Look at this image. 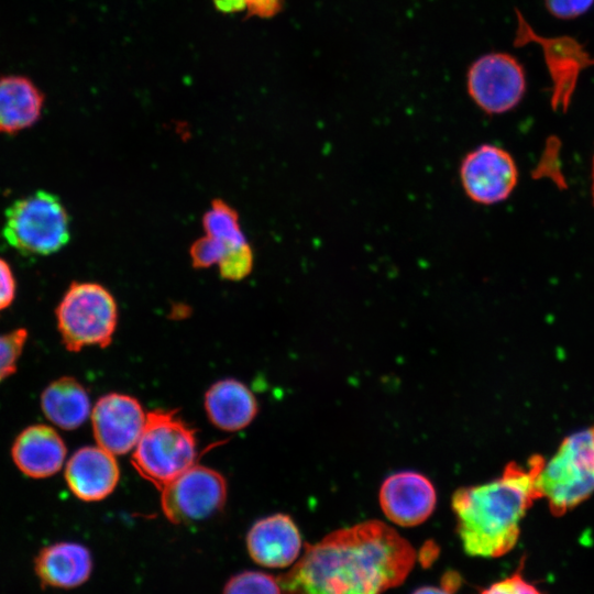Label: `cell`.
Masks as SVG:
<instances>
[{
    "label": "cell",
    "mask_w": 594,
    "mask_h": 594,
    "mask_svg": "<svg viewBox=\"0 0 594 594\" xmlns=\"http://www.w3.org/2000/svg\"><path fill=\"white\" fill-rule=\"evenodd\" d=\"M413 546L380 520L336 530L308 544L279 584L285 594H383L403 583Z\"/></svg>",
    "instance_id": "6da1fadb"
},
{
    "label": "cell",
    "mask_w": 594,
    "mask_h": 594,
    "mask_svg": "<svg viewBox=\"0 0 594 594\" xmlns=\"http://www.w3.org/2000/svg\"><path fill=\"white\" fill-rule=\"evenodd\" d=\"M543 460L534 455L525 466L512 462L499 477L454 492L457 531L469 556L497 558L514 548L520 521L540 498L537 475Z\"/></svg>",
    "instance_id": "7a4b0ae2"
},
{
    "label": "cell",
    "mask_w": 594,
    "mask_h": 594,
    "mask_svg": "<svg viewBox=\"0 0 594 594\" xmlns=\"http://www.w3.org/2000/svg\"><path fill=\"white\" fill-rule=\"evenodd\" d=\"M196 457V431L175 411L157 409L146 414L131 458L144 480L162 490L191 468Z\"/></svg>",
    "instance_id": "3957f363"
},
{
    "label": "cell",
    "mask_w": 594,
    "mask_h": 594,
    "mask_svg": "<svg viewBox=\"0 0 594 594\" xmlns=\"http://www.w3.org/2000/svg\"><path fill=\"white\" fill-rule=\"evenodd\" d=\"M540 498L561 516L594 493V425L566 437L537 475Z\"/></svg>",
    "instance_id": "277c9868"
},
{
    "label": "cell",
    "mask_w": 594,
    "mask_h": 594,
    "mask_svg": "<svg viewBox=\"0 0 594 594\" xmlns=\"http://www.w3.org/2000/svg\"><path fill=\"white\" fill-rule=\"evenodd\" d=\"M2 237L20 253L51 255L70 240L69 216L56 195L40 189L6 209Z\"/></svg>",
    "instance_id": "5b68a950"
},
{
    "label": "cell",
    "mask_w": 594,
    "mask_h": 594,
    "mask_svg": "<svg viewBox=\"0 0 594 594\" xmlns=\"http://www.w3.org/2000/svg\"><path fill=\"white\" fill-rule=\"evenodd\" d=\"M57 329L65 348L108 346L118 323V305L101 284L74 282L56 308Z\"/></svg>",
    "instance_id": "8992f818"
},
{
    "label": "cell",
    "mask_w": 594,
    "mask_h": 594,
    "mask_svg": "<svg viewBox=\"0 0 594 594\" xmlns=\"http://www.w3.org/2000/svg\"><path fill=\"white\" fill-rule=\"evenodd\" d=\"M161 506L173 524H193L220 512L227 499V482L218 471L194 464L161 490Z\"/></svg>",
    "instance_id": "52a82bcc"
},
{
    "label": "cell",
    "mask_w": 594,
    "mask_h": 594,
    "mask_svg": "<svg viewBox=\"0 0 594 594\" xmlns=\"http://www.w3.org/2000/svg\"><path fill=\"white\" fill-rule=\"evenodd\" d=\"M466 89L473 102L485 113L502 114L522 99L526 77L515 57L505 53H490L470 66Z\"/></svg>",
    "instance_id": "ba28073f"
},
{
    "label": "cell",
    "mask_w": 594,
    "mask_h": 594,
    "mask_svg": "<svg viewBox=\"0 0 594 594\" xmlns=\"http://www.w3.org/2000/svg\"><path fill=\"white\" fill-rule=\"evenodd\" d=\"M518 168L509 152L494 144H481L464 155L459 177L465 195L475 204L505 201L518 183Z\"/></svg>",
    "instance_id": "9c48e42d"
},
{
    "label": "cell",
    "mask_w": 594,
    "mask_h": 594,
    "mask_svg": "<svg viewBox=\"0 0 594 594\" xmlns=\"http://www.w3.org/2000/svg\"><path fill=\"white\" fill-rule=\"evenodd\" d=\"M145 420L139 400L119 393L100 397L91 411L94 437L99 447L112 454H124L135 447Z\"/></svg>",
    "instance_id": "30bf717a"
},
{
    "label": "cell",
    "mask_w": 594,
    "mask_h": 594,
    "mask_svg": "<svg viewBox=\"0 0 594 594\" xmlns=\"http://www.w3.org/2000/svg\"><path fill=\"white\" fill-rule=\"evenodd\" d=\"M437 493L424 474L403 471L389 475L380 490V504L385 516L403 527L420 525L435 510Z\"/></svg>",
    "instance_id": "8fae6325"
},
{
    "label": "cell",
    "mask_w": 594,
    "mask_h": 594,
    "mask_svg": "<svg viewBox=\"0 0 594 594\" xmlns=\"http://www.w3.org/2000/svg\"><path fill=\"white\" fill-rule=\"evenodd\" d=\"M119 477L120 470L114 454L99 446L78 449L65 469L69 490L84 502H98L109 496Z\"/></svg>",
    "instance_id": "7c38bea8"
},
{
    "label": "cell",
    "mask_w": 594,
    "mask_h": 594,
    "mask_svg": "<svg viewBox=\"0 0 594 594\" xmlns=\"http://www.w3.org/2000/svg\"><path fill=\"white\" fill-rule=\"evenodd\" d=\"M246 548L258 564L285 568L298 557L301 536L288 515L274 514L253 524L246 535Z\"/></svg>",
    "instance_id": "4fadbf2b"
},
{
    "label": "cell",
    "mask_w": 594,
    "mask_h": 594,
    "mask_svg": "<svg viewBox=\"0 0 594 594\" xmlns=\"http://www.w3.org/2000/svg\"><path fill=\"white\" fill-rule=\"evenodd\" d=\"M90 550L78 542L61 541L43 547L34 558V573L43 587L70 590L91 575Z\"/></svg>",
    "instance_id": "5bb4252c"
},
{
    "label": "cell",
    "mask_w": 594,
    "mask_h": 594,
    "mask_svg": "<svg viewBox=\"0 0 594 594\" xmlns=\"http://www.w3.org/2000/svg\"><path fill=\"white\" fill-rule=\"evenodd\" d=\"M11 457L16 468L32 479L57 473L66 457V446L56 430L46 425L24 428L14 439Z\"/></svg>",
    "instance_id": "9a60e30c"
},
{
    "label": "cell",
    "mask_w": 594,
    "mask_h": 594,
    "mask_svg": "<svg viewBox=\"0 0 594 594\" xmlns=\"http://www.w3.org/2000/svg\"><path fill=\"white\" fill-rule=\"evenodd\" d=\"M44 95L32 79L0 76V132L14 134L35 124L42 114Z\"/></svg>",
    "instance_id": "2e32d148"
},
{
    "label": "cell",
    "mask_w": 594,
    "mask_h": 594,
    "mask_svg": "<svg viewBox=\"0 0 594 594\" xmlns=\"http://www.w3.org/2000/svg\"><path fill=\"white\" fill-rule=\"evenodd\" d=\"M205 409L209 420L224 431H238L252 422L257 414L253 393L241 382L221 380L205 395Z\"/></svg>",
    "instance_id": "e0dca14e"
},
{
    "label": "cell",
    "mask_w": 594,
    "mask_h": 594,
    "mask_svg": "<svg viewBox=\"0 0 594 594\" xmlns=\"http://www.w3.org/2000/svg\"><path fill=\"white\" fill-rule=\"evenodd\" d=\"M45 417L64 430L81 426L90 414L86 388L74 377L63 376L50 383L41 394Z\"/></svg>",
    "instance_id": "ac0fdd59"
},
{
    "label": "cell",
    "mask_w": 594,
    "mask_h": 594,
    "mask_svg": "<svg viewBox=\"0 0 594 594\" xmlns=\"http://www.w3.org/2000/svg\"><path fill=\"white\" fill-rule=\"evenodd\" d=\"M205 234L222 241L228 252L250 244L241 229L238 212L226 201L215 199L202 217Z\"/></svg>",
    "instance_id": "d6986e66"
},
{
    "label": "cell",
    "mask_w": 594,
    "mask_h": 594,
    "mask_svg": "<svg viewBox=\"0 0 594 594\" xmlns=\"http://www.w3.org/2000/svg\"><path fill=\"white\" fill-rule=\"evenodd\" d=\"M279 581L258 571H244L230 578L222 594H282Z\"/></svg>",
    "instance_id": "ffe728a7"
},
{
    "label": "cell",
    "mask_w": 594,
    "mask_h": 594,
    "mask_svg": "<svg viewBox=\"0 0 594 594\" xmlns=\"http://www.w3.org/2000/svg\"><path fill=\"white\" fill-rule=\"evenodd\" d=\"M26 340L24 328L0 334V383L16 371Z\"/></svg>",
    "instance_id": "44dd1931"
},
{
    "label": "cell",
    "mask_w": 594,
    "mask_h": 594,
    "mask_svg": "<svg viewBox=\"0 0 594 594\" xmlns=\"http://www.w3.org/2000/svg\"><path fill=\"white\" fill-rule=\"evenodd\" d=\"M215 7L223 13L244 12L250 16L273 18L284 6V0H212Z\"/></svg>",
    "instance_id": "7402d4cb"
},
{
    "label": "cell",
    "mask_w": 594,
    "mask_h": 594,
    "mask_svg": "<svg viewBox=\"0 0 594 594\" xmlns=\"http://www.w3.org/2000/svg\"><path fill=\"white\" fill-rule=\"evenodd\" d=\"M228 251L222 241L205 234L191 244L189 255L195 268H208L218 265Z\"/></svg>",
    "instance_id": "603a6c76"
},
{
    "label": "cell",
    "mask_w": 594,
    "mask_h": 594,
    "mask_svg": "<svg viewBox=\"0 0 594 594\" xmlns=\"http://www.w3.org/2000/svg\"><path fill=\"white\" fill-rule=\"evenodd\" d=\"M253 251L250 244L228 252L218 264L220 276L227 280H241L253 268Z\"/></svg>",
    "instance_id": "cb8c5ba5"
},
{
    "label": "cell",
    "mask_w": 594,
    "mask_h": 594,
    "mask_svg": "<svg viewBox=\"0 0 594 594\" xmlns=\"http://www.w3.org/2000/svg\"><path fill=\"white\" fill-rule=\"evenodd\" d=\"M480 594H542L534 584L528 582L520 572L507 576Z\"/></svg>",
    "instance_id": "d4e9b609"
},
{
    "label": "cell",
    "mask_w": 594,
    "mask_h": 594,
    "mask_svg": "<svg viewBox=\"0 0 594 594\" xmlns=\"http://www.w3.org/2000/svg\"><path fill=\"white\" fill-rule=\"evenodd\" d=\"M594 0H546L550 13L559 19H573L585 13Z\"/></svg>",
    "instance_id": "484cf974"
},
{
    "label": "cell",
    "mask_w": 594,
    "mask_h": 594,
    "mask_svg": "<svg viewBox=\"0 0 594 594\" xmlns=\"http://www.w3.org/2000/svg\"><path fill=\"white\" fill-rule=\"evenodd\" d=\"M15 279L9 264L0 258V311L8 308L15 297Z\"/></svg>",
    "instance_id": "4316f807"
},
{
    "label": "cell",
    "mask_w": 594,
    "mask_h": 594,
    "mask_svg": "<svg viewBox=\"0 0 594 594\" xmlns=\"http://www.w3.org/2000/svg\"><path fill=\"white\" fill-rule=\"evenodd\" d=\"M413 594H451L450 590L443 587L425 586L415 591Z\"/></svg>",
    "instance_id": "83f0119b"
}]
</instances>
